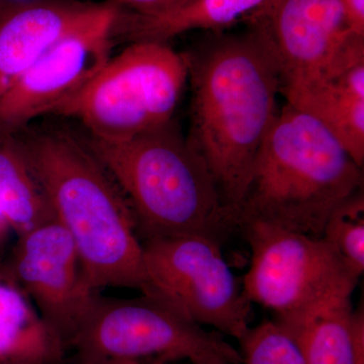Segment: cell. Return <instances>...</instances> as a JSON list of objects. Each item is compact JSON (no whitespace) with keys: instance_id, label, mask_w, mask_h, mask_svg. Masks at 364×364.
Instances as JSON below:
<instances>
[{"instance_id":"obj_1","label":"cell","mask_w":364,"mask_h":364,"mask_svg":"<svg viewBox=\"0 0 364 364\" xmlns=\"http://www.w3.org/2000/svg\"><path fill=\"white\" fill-rule=\"evenodd\" d=\"M217 35L184 52L191 82L189 144L207 163L225 205L236 214L261 146L279 109L282 80L256 26Z\"/></svg>"},{"instance_id":"obj_2","label":"cell","mask_w":364,"mask_h":364,"mask_svg":"<svg viewBox=\"0 0 364 364\" xmlns=\"http://www.w3.org/2000/svg\"><path fill=\"white\" fill-rule=\"evenodd\" d=\"M18 136L91 286L150 294L143 242L130 205L86 143L58 130Z\"/></svg>"},{"instance_id":"obj_3","label":"cell","mask_w":364,"mask_h":364,"mask_svg":"<svg viewBox=\"0 0 364 364\" xmlns=\"http://www.w3.org/2000/svg\"><path fill=\"white\" fill-rule=\"evenodd\" d=\"M85 143L128 200L144 240L203 235L222 243L238 228L207 163L174 119L128 140L90 136Z\"/></svg>"},{"instance_id":"obj_4","label":"cell","mask_w":364,"mask_h":364,"mask_svg":"<svg viewBox=\"0 0 364 364\" xmlns=\"http://www.w3.org/2000/svg\"><path fill=\"white\" fill-rule=\"evenodd\" d=\"M363 188V168L331 132L286 104L258 152L237 225L261 221L321 238L333 210Z\"/></svg>"},{"instance_id":"obj_5","label":"cell","mask_w":364,"mask_h":364,"mask_svg":"<svg viewBox=\"0 0 364 364\" xmlns=\"http://www.w3.org/2000/svg\"><path fill=\"white\" fill-rule=\"evenodd\" d=\"M188 81L183 53L168 43L132 42L53 114L77 119L91 138L128 140L173 121Z\"/></svg>"},{"instance_id":"obj_6","label":"cell","mask_w":364,"mask_h":364,"mask_svg":"<svg viewBox=\"0 0 364 364\" xmlns=\"http://www.w3.org/2000/svg\"><path fill=\"white\" fill-rule=\"evenodd\" d=\"M80 364L154 358V363L243 364L240 352L205 331L177 309L152 294L136 299L98 296L72 340Z\"/></svg>"},{"instance_id":"obj_7","label":"cell","mask_w":364,"mask_h":364,"mask_svg":"<svg viewBox=\"0 0 364 364\" xmlns=\"http://www.w3.org/2000/svg\"><path fill=\"white\" fill-rule=\"evenodd\" d=\"M251 248L243 294L287 325L321 306L351 298L358 277L323 238L261 221L241 223Z\"/></svg>"},{"instance_id":"obj_8","label":"cell","mask_w":364,"mask_h":364,"mask_svg":"<svg viewBox=\"0 0 364 364\" xmlns=\"http://www.w3.org/2000/svg\"><path fill=\"white\" fill-rule=\"evenodd\" d=\"M244 21L267 38L287 102L364 61V36L352 32L338 0H270Z\"/></svg>"},{"instance_id":"obj_9","label":"cell","mask_w":364,"mask_h":364,"mask_svg":"<svg viewBox=\"0 0 364 364\" xmlns=\"http://www.w3.org/2000/svg\"><path fill=\"white\" fill-rule=\"evenodd\" d=\"M151 294L164 299L196 324L240 340L252 311L221 250L203 235L143 241Z\"/></svg>"},{"instance_id":"obj_10","label":"cell","mask_w":364,"mask_h":364,"mask_svg":"<svg viewBox=\"0 0 364 364\" xmlns=\"http://www.w3.org/2000/svg\"><path fill=\"white\" fill-rule=\"evenodd\" d=\"M6 268L64 347L70 345L100 294L66 230L54 219L20 235Z\"/></svg>"},{"instance_id":"obj_11","label":"cell","mask_w":364,"mask_h":364,"mask_svg":"<svg viewBox=\"0 0 364 364\" xmlns=\"http://www.w3.org/2000/svg\"><path fill=\"white\" fill-rule=\"evenodd\" d=\"M122 9L112 0L102 16L52 46L0 97V133H18L36 117L53 114L95 77L111 58Z\"/></svg>"},{"instance_id":"obj_12","label":"cell","mask_w":364,"mask_h":364,"mask_svg":"<svg viewBox=\"0 0 364 364\" xmlns=\"http://www.w3.org/2000/svg\"><path fill=\"white\" fill-rule=\"evenodd\" d=\"M111 4L0 0V97L52 46L97 20Z\"/></svg>"},{"instance_id":"obj_13","label":"cell","mask_w":364,"mask_h":364,"mask_svg":"<svg viewBox=\"0 0 364 364\" xmlns=\"http://www.w3.org/2000/svg\"><path fill=\"white\" fill-rule=\"evenodd\" d=\"M268 1L270 0H188L158 16H143L124 9L114 28V39L130 43H167L191 31L218 32L245 20Z\"/></svg>"},{"instance_id":"obj_14","label":"cell","mask_w":364,"mask_h":364,"mask_svg":"<svg viewBox=\"0 0 364 364\" xmlns=\"http://www.w3.org/2000/svg\"><path fill=\"white\" fill-rule=\"evenodd\" d=\"M282 326L298 342L306 364H364L363 309L354 310L351 298Z\"/></svg>"},{"instance_id":"obj_15","label":"cell","mask_w":364,"mask_h":364,"mask_svg":"<svg viewBox=\"0 0 364 364\" xmlns=\"http://www.w3.org/2000/svg\"><path fill=\"white\" fill-rule=\"evenodd\" d=\"M64 345L6 268L0 269V361L50 364Z\"/></svg>"},{"instance_id":"obj_16","label":"cell","mask_w":364,"mask_h":364,"mask_svg":"<svg viewBox=\"0 0 364 364\" xmlns=\"http://www.w3.org/2000/svg\"><path fill=\"white\" fill-rule=\"evenodd\" d=\"M0 214L18 236L55 219L16 133H0Z\"/></svg>"},{"instance_id":"obj_17","label":"cell","mask_w":364,"mask_h":364,"mask_svg":"<svg viewBox=\"0 0 364 364\" xmlns=\"http://www.w3.org/2000/svg\"><path fill=\"white\" fill-rule=\"evenodd\" d=\"M321 122L360 168L364 164V82L341 73L287 102Z\"/></svg>"},{"instance_id":"obj_18","label":"cell","mask_w":364,"mask_h":364,"mask_svg":"<svg viewBox=\"0 0 364 364\" xmlns=\"http://www.w3.org/2000/svg\"><path fill=\"white\" fill-rule=\"evenodd\" d=\"M321 238L329 244L354 277L359 279L363 274V191L350 196L333 210Z\"/></svg>"},{"instance_id":"obj_19","label":"cell","mask_w":364,"mask_h":364,"mask_svg":"<svg viewBox=\"0 0 364 364\" xmlns=\"http://www.w3.org/2000/svg\"><path fill=\"white\" fill-rule=\"evenodd\" d=\"M239 342L244 364H306L296 340L277 321L249 328Z\"/></svg>"},{"instance_id":"obj_20","label":"cell","mask_w":364,"mask_h":364,"mask_svg":"<svg viewBox=\"0 0 364 364\" xmlns=\"http://www.w3.org/2000/svg\"><path fill=\"white\" fill-rule=\"evenodd\" d=\"M122 6H126L134 13L143 16H158L182 6L188 0H117Z\"/></svg>"},{"instance_id":"obj_21","label":"cell","mask_w":364,"mask_h":364,"mask_svg":"<svg viewBox=\"0 0 364 364\" xmlns=\"http://www.w3.org/2000/svg\"><path fill=\"white\" fill-rule=\"evenodd\" d=\"M352 32L364 36V0H338Z\"/></svg>"},{"instance_id":"obj_22","label":"cell","mask_w":364,"mask_h":364,"mask_svg":"<svg viewBox=\"0 0 364 364\" xmlns=\"http://www.w3.org/2000/svg\"><path fill=\"white\" fill-rule=\"evenodd\" d=\"M98 364H162L157 363H144V361L136 360H109L105 361V363Z\"/></svg>"},{"instance_id":"obj_23","label":"cell","mask_w":364,"mask_h":364,"mask_svg":"<svg viewBox=\"0 0 364 364\" xmlns=\"http://www.w3.org/2000/svg\"><path fill=\"white\" fill-rule=\"evenodd\" d=\"M0 364H39L26 360L0 361Z\"/></svg>"},{"instance_id":"obj_24","label":"cell","mask_w":364,"mask_h":364,"mask_svg":"<svg viewBox=\"0 0 364 364\" xmlns=\"http://www.w3.org/2000/svg\"><path fill=\"white\" fill-rule=\"evenodd\" d=\"M6 227L7 226L6 220L4 219L2 215L0 214V238H1V235L4 234V230H6Z\"/></svg>"},{"instance_id":"obj_25","label":"cell","mask_w":364,"mask_h":364,"mask_svg":"<svg viewBox=\"0 0 364 364\" xmlns=\"http://www.w3.org/2000/svg\"><path fill=\"white\" fill-rule=\"evenodd\" d=\"M212 364H232L229 363H212Z\"/></svg>"}]
</instances>
